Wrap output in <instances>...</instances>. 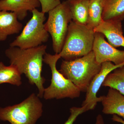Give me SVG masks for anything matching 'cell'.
I'll use <instances>...</instances> for the list:
<instances>
[{"mask_svg":"<svg viewBox=\"0 0 124 124\" xmlns=\"http://www.w3.org/2000/svg\"><path fill=\"white\" fill-rule=\"evenodd\" d=\"M40 98L32 93L19 104L0 107V120L11 124H36L43 113V104Z\"/></svg>","mask_w":124,"mask_h":124,"instance_id":"4","label":"cell"},{"mask_svg":"<svg viewBox=\"0 0 124 124\" xmlns=\"http://www.w3.org/2000/svg\"><path fill=\"white\" fill-rule=\"evenodd\" d=\"M60 58L59 54L53 55L46 53L44 56L43 62L48 65L52 74L51 84L45 89L43 98L45 100L65 98L73 99L80 95L79 89L57 70L56 64Z\"/></svg>","mask_w":124,"mask_h":124,"instance_id":"5","label":"cell"},{"mask_svg":"<svg viewBox=\"0 0 124 124\" xmlns=\"http://www.w3.org/2000/svg\"><path fill=\"white\" fill-rule=\"evenodd\" d=\"M18 20L15 13L0 10V41L5 40L9 36L18 34L22 30L23 24Z\"/></svg>","mask_w":124,"mask_h":124,"instance_id":"13","label":"cell"},{"mask_svg":"<svg viewBox=\"0 0 124 124\" xmlns=\"http://www.w3.org/2000/svg\"><path fill=\"white\" fill-rule=\"evenodd\" d=\"M94 32L101 33L108 40L109 44L115 47H124V37L121 22L103 21L93 29Z\"/></svg>","mask_w":124,"mask_h":124,"instance_id":"10","label":"cell"},{"mask_svg":"<svg viewBox=\"0 0 124 124\" xmlns=\"http://www.w3.org/2000/svg\"><path fill=\"white\" fill-rule=\"evenodd\" d=\"M95 124H105L102 116L101 115H98L97 116Z\"/></svg>","mask_w":124,"mask_h":124,"instance_id":"22","label":"cell"},{"mask_svg":"<svg viewBox=\"0 0 124 124\" xmlns=\"http://www.w3.org/2000/svg\"><path fill=\"white\" fill-rule=\"evenodd\" d=\"M67 1L72 21L81 25H87L90 0H67Z\"/></svg>","mask_w":124,"mask_h":124,"instance_id":"15","label":"cell"},{"mask_svg":"<svg viewBox=\"0 0 124 124\" xmlns=\"http://www.w3.org/2000/svg\"><path fill=\"white\" fill-rule=\"evenodd\" d=\"M93 51L99 64L105 62H113L116 65L124 63V50H119L111 45L101 33L95 32Z\"/></svg>","mask_w":124,"mask_h":124,"instance_id":"8","label":"cell"},{"mask_svg":"<svg viewBox=\"0 0 124 124\" xmlns=\"http://www.w3.org/2000/svg\"><path fill=\"white\" fill-rule=\"evenodd\" d=\"M95 32L87 25L72 20L62 51L59 54L66 61H72L82 57L93 51Z\"/></svg>","mask_w":124,"mask_h":124,"instance_id":"3","label":"cell"},{"mask_svg":"<svg viewBox=\"0 0 124 124\" xmlns=\"http://www.w3.org/2000/svg\"><path fill=\"white\" fill-rule=\"evenodd\" d=\"M48 13L45 28L51 36L54 51L55 54H59L64 44L69 23L72 20L70 10L66 1Z\"/></svg>","mask_w":124,"mask_h":124,"instance_id":"6","label":"cell"},{"mask_svg":"<svg viewBox=\"0 0 124 124\" xmlns=\"http://www.w3.org/2000/svg\"><path fill=\"white\" fill-rule=\"evenodd\" d=\"M40 6L38 0H0V10L14 12L20 20L26 17L28 11Z\"/></svg>","mask_w":124,"mask_h":124,"instance_id":"11","label":"cell"},{"mask_svg":"<svg viewBox=\"0 0 124 124\" xmlns=\"http://www.w3.org/2000/svg\"><path fill=\"white\" fill-rule=\"evenodd\" d=\"M89 110L87 106H83L81 107L71 108L70 109V115L64 124H73L78 116Z\"/></svg>","mask_w":124,"mask_h":124,"instance_id":"19","label":"cell"},{"mask_svg":"<svg viewBox=\"0 0 124 124\" xmlns=\"http://www.w3.org/2000/svg\"><path fill=\"white\" fill-rule=\"evenodd\" d=\"M46 48L47 46L44 45L26 49L10 46L5 51L10 64L17 67L21 75H25L31 84L37 86V95L40 98L43 97L45 89L46 79L41 72Z\"/></svg>","mask_w":124,"mask_h":124,"instance_id":"1","label":"cell"},{"mask_svg":"<svg viewBox=\"0 0 124 124\" xmlns=\"http://www.w3.org/2000/svg\"><path fill=\"white\" fill-rule=\"evenodd\" d=\"M103 0H90L87 26L94 29L103 22Z\"/></svg>","mask_w":124,"mask_h":124,"instance_id":"18","label":"cell"},{"mask_svg":"<svg viewBox=\"0 0 124 124\" xmlns=\"http://www.w3.org/2000/svg\"><path fill=\"white\" fill-rule=\"evenodd\" d=\"M101 102L102 112L107 115H116L124 119V96L115 89L110 88Z\"/></svg>","mask_w":124,"mask_h":124,"instance_id":"12","label":"cell"},{"mask_svg":"<svg viewBox=\"0 0 124 124\" xmlns=\"http://www.w3.org/2000/svg\"><path fill=\"white\" fill-rule=\"evenodd\" d=\"M21 75L15 66L12 64L6 66L3 62H0V85L8 83L16 86H20L22 83Z\"/></svg>","mask_w":124,"mask_h":124,"instance_id":"16","label":"cell"},{"mask_svg":"<svg viewBox=\"0 0 124 124\" xmlns=\"http://www.w3.org/2000/svg\"><path fill=\"white\" fill-rule=\"evenodd\" d=\"M103 21L122 22L124 19V0H103Z\"/></svg>","mask_w":124,"mask_h":124,"instance_id":"14","label":"cell"},{"mask_svg":"<svg viewBox=\"0 0 124 124\" xmlns=\"http://www.w3.org/2000/svg\"><path fill=\"white\" fill-rule=\"evenodd\" d=\"M113 71L107 76L102 86L115 89L124 95V65Z\"/></svg>","mask_w":124,"mask_h":124,"instance_id":"17","label":"cell"},{"mask_svg":"<svg viewBox=\"0 0 124 124\" xmlns=\"http://www.w3.org/2000/svg\"><path fill=\"white\" fill-rule=\"evenodd\" d=\"M101 68V64L96 62L92 51L86 55L72 61L63 60L59 71L81 92H85Z\"/></svg>","mask_w":124,"mask_h":124,"instance_id":"2","label":"cell"},{"mask_svg":"<svg viewBox=\"0 0 124 124\" xmlns=\"http://www.w3.org/2000/svg\"><path fill=\"white\" fill-rule=\"evenodd\" d=\"M124 65V63L116 65L111 62L102 63L100 71L95 76L87 89L82 106H87L89 110L94 109L98 103L101 102L102 100L103 96L97 97V94L107 76L115 69Z\"/></svg>","mask_w":124,"mask_h":124,"instance_id":"9","label":"cell"},{"mask_svg":"<svg viewBox=\"0 0 124 124\" xmlns=\"http://www.w3.org/2000/svg\"><path fill=\"white\" fill-rule=\"evenodd\" d=\"M112 120L115 122H119L122 124H124V120L117 115L115 114L113 115Z\"/></svg>","mask_w":124,"mask_h":124,"instance_id":"21","label":"cell"},{"mask_svg":"<svg viewBox=\"0 0 124 124\" xmlns=\"http://www.w3.org/2000/svg\"><path fill=\"white\" fill-rule=\"evenodd\" d=\"M40 4L42 12L44 13H48L61 4L60 0H38Z\"/></svg>","mask_w":124,"mask_h":124,"instance_id":"20","label":"cell"},{"mask_svg":"<svg viewBox=\"0 0 124 124\" xmlns=\"http://www.w3.org/2000/svg\"><path fill=\"white\" fill-rule=\"evenodd\" d=\"M32 16L23 28L21 33L10 44V46L26 49L41 45L48 41L49 33L45 28V14L35 9Z\"/></svg>","mask_w":124,"mask_h":124,"instance_id":"7","label":"cell"}]
</instances>
